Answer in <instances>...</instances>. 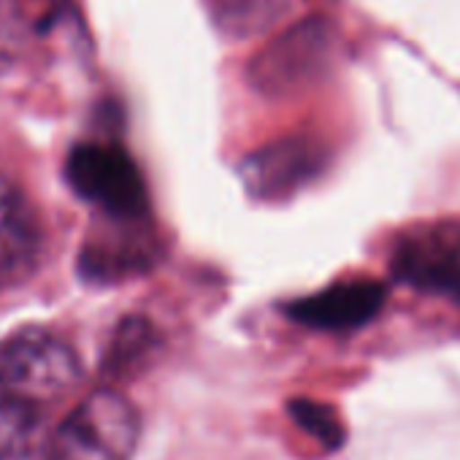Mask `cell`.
Returning a JSON list of instances; mask_svg holds the SVG:
<instances>
[{"instance_id":"6da1fadb","label":"cell","mask_w":460,"mask_h":460,"mask_svg":"<svg viewBox=\"0 0 460 460\" xmlns=\"http://www.w3.org/2000/svg\"><path fill=\"white\" fill-rule=\"evenodd\" d=\"M138 438L136 406L117 390H95L55 430L49 460H130Z\"/></svg>"},{"instance_id":"7a4b0ae2","label":"cell","mask_w":460,"mask_h":460,"mask_svg":"<svg viewBox=\"0 0 460 460\" xmlns=\"http://www.w3.org/2000/svg\"><path fill=\"white\" fill-rule=\"evenodd\" d=\"M74 349L49 331L25 328L0 341V395L28 406L47 403L79 382Z\"/></svg>"},{"instance_id":"3957f363","label":"cell","mask_w":460,"mask_h":460,"mask_svg":"<svg viewBox=\"0 0 460 460\" xmlns=\"http://www.w3.org/2000/svg\"><path fill=\"white\" fill-rule=\"evenodd\" d=\"M66 179L74 192L117 219H133L146 208V187L133 157L114 146L87 141L71 149Z\"/></svg>"},{"instance_id":"277c9868","label":"cell","mask_w":460,"mask_h":460,"mask_svg":"<svg viewBox=\"0 0 460 460\" xmlns=\"http://www.w3.org/2000/svg\"><path fill=\"white\" fill-rule=\"evenodd\" d=\"M336 47L333 28L314 17L293 25L250 63V79L261 93H288L317 79Z\"/></svg>"},{"instance_id":"5b68a950","label":"cell","mask_w":460,"mask_h":460,"mask_svg":"<svg viewBox=\"0 0 460 460\" xmlns=\"http://www.w3.org/2000/svg\"><path fill=\"white\" fill-rule=\"evenodd\" d=\"M395 269L417 288L460 296V227L417 230L395 252Z\"/></svg>"},{"instance_id":"8992f818","label":"cell","mask_w":460,"mask_h":460,"mask_svg":"<svg viewBox=\"0 0 460 460\" xmlns=\"http://www.w3.org/2000/svg\"><path fill=\"white\" fill-rule=\"evenodd\" d=\"M39 219L28 198L0 176V288L20 282L39 255Z\"/></svg>"},{"instance_id":"52a82bcc","label":"cell","mask_w":460,"mask_h":460,"mask_svg":"<svg viewBox=\"0 0 460 460\" xmlns=\"http://www.w3.org/2000/svg\"><path fill=\"white\" fill-rule=\"evenodd\" d=\"M385 304V290L371 282L336 285L290 306V317L317 331H352L366 325Z\"/></svg>"},{"instance_id":"ba28073f","label":"cell","mask_w":460,"mask_h":460,"mask_svg":"<svg viewBox=\"0 0 460 460\" xmlns=\"http://www.w3.org/2000/svg\"><path fill=\"white\" fill-rule=\"evenodd\" d=\"M36 406L0 398V460H22L36 436Z\"/></svg>"},{"instance_id":"9c48e42d","label":"cell","mask_w":460,"mask_h":460,"mask_svg":"<svg viewBox=\"0 0 460 460\" xmlns=\"http://www.w3.org/2000/svg\"><path fill=\"white\" fill-rule=\"evenodd\" d=\"M208 9L225 31L250 33L277 17L282 0H208Z\"/></svg>"}]
</instances>
